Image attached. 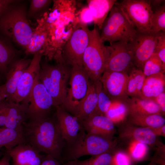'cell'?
Segmentation results:
<instances>
[{
	"instance_id": "obj_28",
	"label": "cell",
	"mask_w": 165,
	"mask_h": 165,
	"mask_svg": "<svg viewBox=\"0 0 165 165\" xmlns=\"http://www.w3.org/2000/svg\"><path fill=\"white\" fill-rule=\"evenodd\" d=\"M15 50L0 38V73L5 75L8 67L15 59Z\"/></svg>"
},
{
	"instance_id": "obj_21",
	"label": "cell",
	"mask_w": 165,
	"mask_h": 165,
	"mask_svg": "<svg viewBox=\"0 0 165 165\" xmlns=\"http://www.w3.org/2000/svg\"><path fill=\"white\" fill-rule=\"evenodd\" d=\"M97 101L95 85L94 82L91 81L88 92L78 106L75 115L81 123L95 112Z\"/></svg>"
},
{
	"instance_id": "obj_30",
	"label": "cell",
	"mask_w": 165,
	"mask_h": 165,
	"mask_svg": "<svg viewBox=\"0 0 165 165\" xmlns=\"http://www.w3.org/2000/svg\"><path fill=\"white\" fill-rule=\"evenodd\" d=\"M130 131L126 133L137 142L151 145L156 141V135L151 128L136 127Z\"/></svg>"
},
{
	"instance_id": "obj_24",
	"label": "cell",
	"mask_w": 165,
	"mask_h": 165,
	"mask_svg": "<svg viewBox=\"0 0 165 165\" xmlns=\"http://www.w3.org/2000/svg\"><path fill=\"white\" fill-rule=\"evenodd\" d=\"M38 24L33 32L30 42L25 49L27 54H35L41 51L45 52V47L48 44V34L44 24L38 21Z\"/></svg>"
},
{
	"instance_id": "obj_26",
	"label": "cell",
	"mask_w": 165,
	"mask_h": 165,
	"mask_svg": "<svg viewBox=\"0 0 165 165\" xmlns=\"http://www.w3.org/2000/svg\"><path fill=\"white\" fill-rule=\"evenodd\" d=\"M128 75L127 93L129 97H143L142 89L146 77L142 70L135 66Z\"/></svg>"
},
{
	"instance_id": "obj_50",
	"label": "cell",
	"mask_w": 165,
	"mask_h": 165,
	"mask_svg": "<svg viewBox=\"0 0 165 165\" xmlns=\"http://www.w3.org/2000/svg\"><path fill=\"white\" fill-rule=\"evenodd\" d=\"M57 165H61L60 164V163H59V164H58Z\"/></svg>"
},
{
	"instance_id": "obj_12",
	"label": "cell",
	"mask_w": 165,
	"mask_h": 165,
	"mask_svg": "<svg viewBox=\"0 0 165 165\" xmlns=\"http://www.w3.org/2000/svg\"><path fill=\"white\" fill-rule=\"evenodd\" d=\"M160 32L157 34L138 32L133 41L128 43L134 66L142 70L145 62L154 53Z\"/></svg>"
},
{
	"instance_id": "obj_46",
	"label": "cell",
	"mask_w": 165,
	"mask_h": 165,
	"mask_svg": "<svg viewBox=\"0 0 165 165\" xmlns=\"http://www.w3.org/2000/svg\"><path fill=\"white\" fill-rule=\"evenodd\" d=\"M6 96L2 85L0 86V103L6 99Z\"/></svg>"
},
{
	"instance_id": "obj_40",
	"label": "cell",
	"mask_w": 165,
	"mask_h": 165,
	"mask_svg": "<svg viewBox=\"0 0 165 165\" xmlns=\"http://www.w3.org/2000/svg\"><path fill=\"white\" fill-rule=\"evenodd\" d=\"M160 107L162 113L165 112V91L152 98Z\"/></svg>"
},
{
	"instance_id": "obj_19",
	"label": "cell",
	"mask_w": 165,
	"mask_h": 165,
	"mask_svg": "<svg viewBox=\"0 0 165 165\" xmlns=\"http://www.w3.org/2000/svg\"><path fill=\"white\" fill-rule=\"evenodd\" d=\"M5 108L6 112L5 127L22 130L23 125L28 118L27 104L23 102L17 103L6 100Z\"/></svg>"
},
{
	"instance_id": "obj_27",
	"label": "cell",
	"mask_w": 165,
	"mask_h": 165,
	"mask_svg": "<svg viewBox=\"0 0 165 165\" xmlns=\"http://www.w3.org/2000/svg\"><path fill=\"white\" fill-rule=\"evenodd\" d=\"M129 116L132 123L143 127L156 128L165 125V118L159 114Z\"/></svg>"
},
{
	"instance_id": "obj_11",
	"label": "cell",
	"mask_w": 165,
	"mask_h": 165,
	"mask_svg": "<svg viewBox=\"0 0 165 165\" xmlns=\"http://www.w3.org/2000/svg\"><path fill=\"white\" fill-rule=\"evenodd\" d=\"M22 102L27 105V115L31 120L47 117L49 111L54 107L52 98L38 80V76L28 97Z\"/></svg>"
},
{
	"instance_id": "obj_39",
	"label": "cell",
	"mask_w": 165,
	"mask_h": 165,
	"mask_svg": "<svg viewBox=\"0 0 165 165\" xmlns=\"http://www.w3.org/2000/svg\"><path fill=\"white\" fill-rule=\"evenodd\" d=\"M80 22L85 24L93 22L92 14L88 7H85L82 11L80 15Z\"/></svg>"
},
{
	"instance_id": "obj_18",
	"label": "cell",
	"mask_w": 165,
	"mask_h": 165,
	"mask_svg": "<svg viewBox=\"0 0 165 165\" xmlns=\"http://www.w3.org/2000/svg\"><path fill=\"white\" fill-rule=\"evenodd\" d=\"M81 124L88 133L109 138L114 130L113 122L106 116L102 115L92 114Z\"/></svg>"
},
{
	"instance_id": "obj_42",
	"label": "cell",
	"mask_w": 165,
	"mask_h": 165,
	"mask_svg": "<svg viewBox=\"0 0 165 165\" xmlns=\"http://www.w3.org/2000/svg\"><path fill=\"white\" fill-rule=\"evenodd\" d=\"M59 162L53 157L46 155L45 156L40 165H57Z\"/></svg>"
},
{
	"instance_id": "obj_22",
	"label": "cell",
	"mask_w": 165,
	"mask_h": 165,
	"mask_svg": "<svg viewBox=\"0 0 165 165\" xmlns=\"http://www.w3.org/2000/svg\"><path fill=\"white\" fill-rule=\"evenodd\" d=\"M116 2V0L87 1L88 7L93 16V22L99 30H101L103 23Z\"/></svg>"
},
{
	"instance_id": "obj_6",
	"label": "cell",
	"mask_w": 165,
	"mask_h": 165,
	"mask_svg": "<svg viewBox=\"0 0 165 165\" xmlns=\"http://www.w3.org/2000/svg\"><path fill=\"white\" fill-rule=\"evenodd\" d=\"M65 146L67 152L63 160L68 161L85 156H96L109 152L112 143L110 138L87 133L75 142Z\"/></svg>"
},
{
	"instance_id": "obj_10",
	"label": "cell",
	"mask_w": 165,
	"mask_h": 165,
	"mask_svg": "<svg viewBox=\"0 0 165 165\" xmlns=\"http://www.w3.org/2000/svg\"><path fill=\"white\" fill-rule=\"evenodd\" d=\"M105 71L127 73L134 66L128 43L118 41L105 46Z\"/></svg>"
},
{
	"instance_id": "obj_37",
	"label": "cell",
	"mask_w": 165,
	"mask_h": 165,
	"mask_svg": "<svg viewBox=\"0 0 165 165\" xmlns=\"http://www.w3.org/2000/svg\"><path fill=\"white\" fill-rule=\"evenodd\" d=\"M50 0H32L31 1L28 13L33 15L47 6L50 2Z\"/></svg>"
},
{
	"instance_id": "obj_1",
	"label": "cell",
	"mask_w": 165,
	"mask_h": 165,
	"mask_svg": "<svg viewBox=\"0 0 165 165\" xmlns=\"http://www.w3.org/2000/svg\"><path fill=\"white\" fill-rule=\"evenodd\" d=\"M22 131L24 143L39 153L45 152L59 162L62 161L65 141L57 122L48 117L30 120L23 124Z\"/></svg>"
},
{
	"instance_id": "obj_49",
	"label": "cell",
	"mask_w": 165,
	"mask_h": 165,
	"mask_svg": "<svg viewBox=\"0 0 165 165\" xmlns=\"http://www.w3.org/2000/svg\"><path fill=\"white\" fill-rule=\"evenodd\" d=\"M1 152H0V157L1 156Z\"/></svg>"
},
{
	"instance_id": "obj_4",
	"label": "cell",
	"mask_w": 165,
	"mask_h": 165,
	"mask_svg": "<svg viewBox=\"0 0 165 165\" xmlns=\"http://www.w3.org/2000/svg\"><path fill=\"white\" fill-rule=\"evenodd\" d=\"M70 75L63 63L56 65L45 64L40 67L38 80L51 96L55 108L64 103Z\"/></svg>"
},
{
	"instance_id": "obj_8",
	"label": "cell",
	"mask_w": 165,
	"mask_h": 165,
	"mask_svg": "<svg viewBox=\"0 0 165 165\" xmlns=\"http://www.w3.org/2000/svg\"><path fill=\"white\" fill-rule=\"evenodd\" d=\"M151 2L145 0H124L115 4L138 32L148 33L151 32L153 14Z\"/></svg>"
},
{
	"instance_id": "obj_5",
	"label": "cell",
	"mask_w": 165,
	"mask_h": 165,
	"mask_svg": "<svg viewBox=\"0 0 165 165\" xmlns=\"http://www.w3.org/2000/svg\"><path fill=\"white\" fill-rule=\"evenodd\" d=\"M98 30L95 26L89 30L88 43L82 57V66L93 82L99 79L105 70V47Z\"/></svg>"
},
{
	"instance_id": "obj_41",
	"label": "cell",
	"mask_w": 165,
	"mask_h": 165,
	"mask_svg": "<svg viewBox=\"0 0 165 165\" xmlns=\"http://www.w3.org/2000/svg\"><path fill=\"white\" fill-rule=\"evenodd\" d=\"M15 1L11 0H0V17L10 7L11 5Z\"/></svg>"
},
{
	"instance_id": "obj_33",
	"label": "cell",
	"mask_w": 165,
	"mask_h": 165,
	"mask_svg": "<svg viewBox=\"0 0 165 165\" xmlns=\"http://www.w3.org/2000/svg\"><path fill=\"white\" fill-rule=\"evenodd\" d=\"M113 157V156L108 152L94 156L84 160H77L69 161L72 165H111Z\"/></svg>"
},
{
	"instance_id": "obj_36",
	"label": "cell",
	"mask_w": 165,
	"mask_h": 165,
	"mask_svg": "<svg viewBox=\"0 0 165 165\" xmlns=\"http://www.w3.org/2000/svg\"><path fill=\"white\" fill-rule=\"evenodd\" d=\"M146 150V144L137 142L134 145L131 152L132 158L136 161L141 160L144 157Z\"/></svg>"
},
{
	"instance_id": "obj_2",
	"label": "cell",
	"mask_w": 165,
	"mask_h": 165,
	"mask_svg": "<svg viewBox=\"0 0 165 165\" xmlns=\"http://www.w3.org/2000/svg\"><path fill=\"white\" fill-rule=\"evenodd\" d=\"M10 8L0 17V31L25 49L30 42L34 29L28 21L23 7Z\"/></svg>"
},
{
	"instance_id": "obj_7",
	"label": "cell",
	"mask_w": 165,
	"mask_h": 165,
	"mask_svg": "<svg viewBox=\"0 0 165 165\" xmlns=\"http://www.w3.org/2000/svg\"><path fill=\"white\" fill-rule=\"evenodd\" d=\"M69 87L62 106L75 116L77 107L86 95L90 82L89 75L82 66H72L70 73Z\"/></svg>"
},
{
	"instance_id": "obj_31",
	"label": "cell",
	"mask_w": 165,
	"mask_h": 165,
	"mask_svg": "<svg viewBox=\"0 0 165 165\" xmlns=\"http://www.w3.org/2000/svg\"><path fill=\"white\" fill-rule=\"evenodd\" d=\"M128 115L126 101L119 100H112L110 107L105 116L114 122L122 120Z\"/></svg>"
},
{
	"instance_id": "obj_34",
	"label": "cell",
	"mask_w": 165,
	"mask_h": 165,
	"mask_svg": "<svg viewBox=\"0 0 165 165\" xmlns=\"http://www.w3.org/2000/svg\"><path fill=\"white\" fill-rule=\"evenodd\" d=\"M165 32V6H162L154 13L152 18L151 32L157 34Z\"/></svg>"
},
{
	"instance_id": "obj_20",
	"label": "cell",
	"mask_w": 165,
	"mask_h": 165,
	"mask_svg": "<svg viewBox=\"0 0 165 165\" xmlns=\"http://www.w3.org/2000/svg\"><path fill=\"white\" fill-rule=\"evenodd\" d=\"M129 116L161 115V109L152 99L143 97H129L126 101Z\"/></svg>"
},
{
	"instance_id": "obj_47",
	"label": "cell",
	"mask_w": 165,
	"mask_h": 165,
	"mask_svg": "<svg viewBox=\"0 0 165 165\" xmlns=\"http://www.w3.org/2000/svg\"><path fill=\"white\" fill-rule=\"evenodd\" d=\"M5 100L0 103V111L3 107L5 103Z\"/></svg>"
},
{
	"instance_id": "obj_29",
	"label": "cell",
	"mask_w": 165,
	"mask_h": 165,
	"mask_svg": "<svg viewBox=\"0 0 165 165\" xmlns=\"http://www.w3.org/2000/svg\"><path fill=\"white\" fill-rule=\"evenodd\" d=\"M94 82L97 95L98 101L96 110L93 114L105 116L110 107L112 100L105 91L99 79Z\"/></svg>"
},
{
	"instance_id": "obj_43",
	"label": "cell",
	"mask_w": 165,
	"mask_h": 165,
	"mask_svg": "<svg viewBox=\"0 0 165 165\" xmlns=\"http://www.w3.org/2000/svg\"><path fill=\"white\" fill-rule=\"evenodd\" d=\"M5 103L3 107L0 111V127H5L6 121V112L5 108Z\"/></svg>"
},
{
	"instance_id": "obj_25",
	"label": "cell",
	"mask_w": 165,
	"mask_h": 165,
	"mask_svg": "<svg viewBox=\"0 0 165 165\" xmlns=\"http://www.w3.org/2000/svg\"><path fill=\"white\" fill-rule=\"evenodd\" d=\"M24 143L22 129L0 127V149L5 147L7 151L9 150L18 145Z\"/></svg>"
},
{
	"instance_id": "obj_13",
	"label": "cell",
	"mask_w": 165,
	"mask_h": 165,
	"mask_svg": "<svg viewBox=\"0 0 165 165\" xmlns=\"http://www.w3.org/2000/svg\"><path fill=\"white\" fill-rule=\"evenodd\" d=\"M44 53L43 51H41L34 54L30 64L21 76L11 100L20 103L28 97L38 75L40 62Z\"/></svg>"
},
{
	"instance_id": "obj_44",
	"label": "cell",
	"mask_w": 165,
	"mask_h": 165,
	"mask_svg": "<svg viewBox=\"0 0 165 165\" xmlns=\"http://www.w3.org/2000/svg\"><path fill=\"white\" fill-rule=\"evenodd\" d=\"M10 158V156L6 153L0 159V165H10L9 161Z\"/></svg>"
},
{
	"instance_id": "obj_9",
	"label": "cell",
	"mask_w": 165,
	"mask_h": 165,
	"mask_svg": "<svg viewBox=\"0 0 165 165\" xmlns=\"http://www.w3.org/2000/svg\"><path fill=\"white\" fill-rule=\"evenodd\" d=\"M87 25L81 22L73 29L64 45L62 57L64 61L72 66H82V57L89 39Z\"/></svg>"
},
{
	"instance_id": "obj_17",
	"label": "cell",
	"mask_w": 165,
	"mask_h": 165,
	"mask_svg": "<svg viewBox=\"0 0 165 165\" xmlns=\"http://www.w3.org/2000/svg\"><path fill=\"white\" fill-rule=\"evenodd\" d=\"M7 151L12 159L13 165H40L45 156L25 143Z\"/></svg>"
},
{
	"instance_id": "obj_14",
	"label": "cell",
	"mask_w": 165,
	"mask_h": 165,
	"mask_svg": "<svg viewBox=\"0 0 165 165\" xmlns=\"http://www.w3.org/2000/svg\"><path fill=\"white\" fill-rule=\"evenodd\" d=\"M56 108L57 123L65 141V145L75 142L86 134L81 123L76 117L62 106Z\"/></svg>"
},
{
	"instance_id": "obj_16",
	"label": "cell",
	"mask_w": 165,
	"mask_h": 165,
	"mask_svg": "<svg viewBox=\"0 0 165 165\" xmlns=\"http://www.w3.org/2000/svg\"><path fill=\"white\" fill-rule=\"evenodd\" d=\"M31 60L26 59H15L9 66L5 75L6 82L2 85L6 96V100H11L21 76Z\"/></svg>"
},
{
	"instance_id": "obj_38",
	"label": "cell",
	"mask_w": 165,
	"mask_h": 165,
	"mask_svg": "<svg viewBox=\"0 0 165 165\" xmlns=\"http://www.w3.org/2000/svg\"><path fill=\"white\" fill-rule=\"evenodd\" d=\"M130 159L125 154L119 152L113 156L111 165H131Z\"/></svg>"
},
{
	"instance_id": "obj_23",
	"label": "cell",
	"mask_w": 165,
	"mask_h": 165,
	"mask_svg": "<svg viewBox=\"0 0 165 165\" xmlns=\"http://www.w3.org/2000/svg\"><path fill=\"white\" fill-rule=\"evenodd\" d=\"M164 73L161 72L146 77L141 91L143 97L152 98L165 91Z\"/></svg>"
},
{
	"instance_id": "obj_45",
	"label": "cell",
	"mask_w": 165,
	"mask_h": 165,
	"mask_svg": "<svg viewBox=\"0 0 165 165\" xmlns=\"http://www.w3.org/2000/svg\"><path fill=\"white\" fill-rule=\"evenodd\" d=\"M154 134L157 135H162L164 136L165 134V125L160 128H151Z\"/></svg>"
},
{
	"instance_id": "obj_35",
	"label": "cell",
	"mask_w": 165,
	"mask_h": 165,
	"mask_svg": "<svg viewBox=\"0 0 165 165\" xmlns=\"http://www.w3.org/2000/svg\"><path fill=\"white\" fill-rule=\"evenodd\" d=\"M154 52L161 61L163 68L165 69V33L160 31Z\"/></svg>"
},
{
	"instance_id": "obj_48",
	"label": "cell",
	"mask_w": 165,
	"mask_h": 165,
	"mask_svg": "<svg viewBox=\"0 0 165 165\" xmlns=\"http://www.w3.org/2000/svg\"><path fill=\"white\" fill-rule=\"evenodd\" d=\"M148 165H156L155 164L153 163H150Z\"/></svg>"
},
{
	"instance_id": "obj_32",
	"label": "cell",
	"mask_w": 165,
	"mask_h": 165,
	"mask_svg": "<svg viewBox=\"0 0 165 165\" xmlns=\"http://www.w3.org/2000/svg\"><path fill=\"white\" fill-rule=\"evenodd\" d=\"M162 63L155 52L145 62L142 69L146 77L160 73H165Z\"/></svg>"
},
{
	"instance_id": "obj_15",
	"label": "cell",
	"mask_w": 165,
	"mask_h": 165,
	"mask_svg": "<svg viewBox=\"0 0 165 165\" xmlns=\"http://www.w3.org/2000/svg\"><path fill=\"white\" fill-rule=\"evenodd\" d=\"M128 79L127 73L105 71L99 80L111 100L126 101L129 97L127 93Z\"/></svg>"
},
{
	"instance_id": "obj_3",
	"label": "cell",
	"mask_w": 165,
	"mask_h": 165,
	"mask_svg": "<svg viewBox=\"0 0 165 165\" xmlns=\"http://www.w3.org/2000/svg\"><path fill=\"white\" fill-rule=\"evenodd\" d=\"M103 23L100 36L104 42H131L138 31L121 9L116 4Z\"/></svg>"
}]
</instances>
